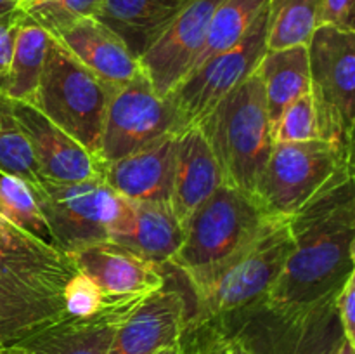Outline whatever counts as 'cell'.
Returning <instances> with one entry per match:
<instances>
[{"label":"cell","mask_w":355,"mask_h":354,"mask_svg":"<svg viewBox=\"0 0 355 354\" xmlns=\"http://www.w3.org/2000/svg\"><path fill=\"white\" fill-rule=\"evenodd\" d=\"M293 250L262 304L279 312L333 297L355 267L354 177L290 217Z\"/></svg>","instance_id":"obj_1"},{"label":"cell","mask_w":355,"mask_h":354,"mask_svg":"<svg viewBox=\"0 0 355 354\" xmlns=\"http://www.w3.org/2000/svg\"><path fill=\"white\" fill-rule=\"evenodd\" d=\"M76 273L69 253L0 215V349L64 318L62 292Z\"/></svg>","instance_id":"obj_2"},{"label":"cell","mask_w":355,"mask_h":354,"mask_svg":"<svg viewBox=\"0 0 355 354\" xmlns=\"http://www.w3.org/2000/svg\"><path fill=\"white\" fill-rule=\"evenodd\" d=\"M267 221L252 194L222 184L186 221L184 239L168 266L196 290L238 255Z\"/></svg>","instance_id":"obj_3"},{"label":"cell","mask_w":355,"mask_h":354,"mask_svg":"<svg viewBox=\"0 0 355 354\" xmlns=\"http://www.w3.org/2000/svg\"><path fill=\"white\" fill-rule=\"evenodd\" d=\"M196 125L214 151L224 184L253 196L274 148L272 124L260 76L250 75Z\"/></svg>","instance_id":"obj_4"},{"label":"cell","mask_w":355,"mask_h":354,"mask_svg":"<svg viewBox=\"0 0 355 354\" xmlns=\"http://www.w3.org/2000/svg\"><path fill=\"white\" fill-rule=\"evenodd\" d=\"M293 250L290 219L269 217L259 235L210 280L196 288L187 332L231 312L260 304L276 285Z\"/></svg>","instance_id":"obj_5"},{"label":"cell","mask_w":355,"mask_h":354,"mask_svg":"<svg viewBox=\"0 0 355 354\" xmlns=\"http://www.w3.org/2000/svg\"><path fill=\"white\" fill-rule=\"evenodd\" d=\"M354 177V155L324 139L274 144L253 198L267 217L290 219L326 191Z\"/></svg>","instance_id":"obj_6"},{"label":"cell","mask_w":355,"mask_h":354,"mask_svg":"<svg viewBox=\"0 0 355 354\" xmlns=\"http://www.w3.org/2000/svg\"><path fill=\"white\" fill-rule=\"evenodd\" d=\"M31 189L55 246L69 255L94 243L114 242L132 224V200L111 189L103 177L78 183L40 179Z\"/></svg>","instance_id":"obj_7"},{"label":"cell","mask_w":355,"mask_h":354,"mask_svg":"<svg viewBox=\"0 0 355 354\" xmlns=\"http://www.w3.org/2000/svg\"><path fill=\"white\" fill-rule=\"evenodd\" d=\"M116 90L51 35L35 108L96 158L107 106Z\"/></svg>","instance_id":"obj_8"},{"label":"cell","mask_w":355,"mask_h":354,"mask_svg":"<svg viewBox=\"0 0 355 354\" xmlns=\"http://www.w3.org/2000/svg\"><path fill=\"white\" fill-rule=\"evenodd\" d=\"M311 96L318 115L319 137L340 151L354 153L355 31L318 26L311 38Z\"/></svg>","instance_id":"obj_9"},{"label":"cell","mask_w":355,"mask_h":354,"mask_svg":"<svg viewBox=\"0 0 355 354\" xmlns=\"http://www.w3.org/2000/svg\"><path fill=\"white\" fill-rule=\"evenodd\" d=\"M250 354H333L342 340L335 295L293 312L260 304L222 316Z\"/></svg>","instance_id":"obj_10"},{"label":"cell","mask_w":355,"mask_h":354,"mask_svg":"<svg viewBox=\"0 0 355 354\" xmlns=\"http://www.w3.org/2000/svg\"><path fill=\"white\" fill-rule=\"evenodd\" d=\"M184 128L172 99L159 96L141 69L111 97L97 160L103 165L116 162Z\"/></svg>","instance_id":"obj_11"},{"label":"cell","mask_w":355,"mask_h":354,"mask_svg":"<svg viewBox=\"0 0 355 354\" xmlns=\"http://www.w3.org/2000/svg\"><path fill=\"white\" fill-rule=\"evenodd\" d=\"M266 51L267 6L234 47L211 56L191 69L172 90L168 97L175 104L184 125L200 124L227 94L255 73Z\"/></svg>","instance_id":"obj_12"},{"label":"cell","mask_w":355,"mask_h":354,"mask_svg":"<svg viewBox=\"0 0 355 354\" xmlns=\"http://www.w3.org/2000/svg\"><path fill=\"white\" fill-rule=\"evenodd\" d=\"M222 0H189L162 37L139 59L142 73L163 97L184 80L203 47L211 14Z\"/></svg>","instance_id":"obj_13"},{"label":"cell","mask_w":355,"mask_h":354,"mask_svg":"<svg viewBox=\"0 0 355 354\" xmlns=\"http://www.w3.org/2000/svg\"><path fill=\"white\" fill-rule=\"evenodd\" d=\"M189 314L184 292L165 283L142 298L118 326L107 354H156L177 346L186 335Z\"/></svg>","instance_id":"obj_14"},{"label":"cell","mask_w":355,"mask_h":354,"mask_svg":"<svg viewBox=\"0 0 355 354\" xmlns=\"http://www.w3.org/2000/svg\"><path fill=\"white\" fill-rule=\"evenodd\" d=\"M12 108L30 141L42 179L78 183L103 177V163L96 155L49 120L42 111L26 103H12Z\"/></svg>","instance_id":"obj_15"},{"label":"cell","mask_w":355,"mask_h":354,"mask_svg":"<svg viewBox=\"0 0 355 354\" xmlns=\"http://www.w3.org/2000/svg\"><path fill=\"white\" fill-rule=\"evenodd\" d=\"M148 295L107 297L96 314L87 318L64 316L24 339L19 346L35 354H107L118 326Z\"/></svg>","instance_id":"obj_16"},{"label":"cell","mask_w":355,"mask_h":354,"mask_svg":"<svg viewBox=\"0 0 355 354\" xmlns=\"http://www.w3.org/2000/svg\"><path fill=\"white\" fill-rule=\"evenodd\" d=\"M71 259L106 297L153 294L166 283L163 267L111 239L85 246L71 253Z\"/></svg>","instance_id":"obj_17"},{"label":"cell","mask_w":355,"mask_h":354,"mask_svg":"<svg viewBox=\"0 0 355 354\" xmlns=\"http://www.w3.org/2000/svg\"><path fill=\"white\" fill-rule=\"evenodd\" d=\"M177 134L103 165V179L128 200L170 203L175 172Z\"/></svg>","instance_id":"obj_18"},{"label":"cell","mask_w":355,"mask_h":354,"mask_svg":"<svg viewBox=\"0 0 355 354\" xmlns=\"http://www.w3.org/2000/svg\"><path fill=\"white\" fill-rule=\"evenodd\" d=\"M224 184L220 167L207 137L198 125H191L177 134L175 172L170 196L173 214L186 224L194 210Z\"/></svg>","instance_id":"obj_19"},{"label":"cell","mask_w":355,"mask_h":354,"mask_svg":"<svg viewBox=\"0 0 355 354\" xmlns=\"http://www.w3.org/2000/svg\"><path fill=\"white\" fill-rule=\"evenodd\" d=\"M189 0H99L96 19L141 59Z\"/></svg>","instance_id":"obj_20"},{"label":"cell","mask_w":355,"mask_h":354,"mask_svg":"<svg viewBox=\"0 0 355 354\" xmlns=\"http://www.w3.org/2000/svg\"><path fill=\"white\" fill-rule=\"evenodd\" d=\"M55 38H59L82 65L114 89L123 87L141 71L139 59L96 17L82 19Z\"/></svg>","instance_id":"obj_21"},{"label":"cell","mask_w":355,"mask_h":354,"mask_svg":"<svg viewBox=\"0 0 355 354\" xmlns=\"http://www.w3.org/2000/svg\"><path fill=\"white\" fill-rule=\"evenodd\" d=\"M132 224L114 243L159 267L168 266L184 239V226L165 201L132 200Z\"/></svg>","instance_id":"obj_22"},{"label":"cell","mask_w":355,"mask_h":354,"mask_svg":"<svg viewBox=\"0 0 355 354\" xmlns=\"http://www.w3.org/2000/svg\"><path fill=\"white\" fill-rule=\"evenodd\" d=\"M255 73L262 80L270 124L279 118L288 104L311 92L309 49L305 45L266 51Z\"/></svg>","instance_id":"obj_23"},{"label":"cell","mask_w":355,"mask_h":354,"mask_svg":"<svg viewBox=\"0 0 355 354\" xmlns=\"http://www.w3.org/2000/svg\"><path fill=\"white\" fill-rule=\"evenodd\" d=\"M49 40L51 33L24 14L17 31L9 71L0 82V94L3 97L12 103H26L35 106Z\"/></svg>","instance_id":"obj_24"},{"label":"cell","mask_w":355,"mask_h":354,"mask_svg":"<svg viewBox=\"0 0 355 354\" xmlns=\"http://www.w3.org/2000/svg\"><path fill=\"white\" fill-rule=\"evenodd\" d=\"M319 0H267V51L311 44Z\"/></svg>","instance_id":"obj_25"},{"label":"cell","mask_w":355,"mask_h":354,"mask_svg":"<svg viewBox=\"0 0 355 354\" xmlns=\"http://www.w3.org/2000/svg\"><path fill=\"white\" fill-rule=\"evenodd\" d=\"M266 6L267 0H222L211 14L203 47L191 69L210 59L211 56L234 47Z\"/></svg>","instance_id":"obj_26"},{"label":"cell","mask_w":355,"mask_h":354,"mask_svg":"<svg viewBox=\"0 0 355 354\" xmlns=\"http://www.w3.org/2000/svg\"><path fill=\"white\" fill-rule=\"evenodd\" d=\"M0 215L40 242L55 246L30 184L6 172H0Z\"/></svg>","instance_id":"obj_27"},{"label":"cell","mask_w":355,"mask_h":354,"mask_svg":"<svg viewBox=\"0 0 355 354\" xmlns=\"http://www.w3.org/2000/svg\"><path fill=\"white\" fill-rule=\"evenodd\" d=\"M0 172L26 180L30 186L42 179L30 141L14 115L12 101L0 94Z\"/></svg>","instance_id":"obj_28"},{"label":"cell","mask_w":355,"mask_h":354,"mask_svg":"<svg viewBox=\"0 0 355 354\" xmlns=\"http://www.w3.org/2000/svg\"><path fill=\"white\" fill-rule=\"evenodd\" d=\"M99 0H33L21 6L31 21L52 37H59L82 19L96 16Z\"/></svg>","instance_id":"obj_29"},{"label":"cell","mask_w":355,"mask_h":354,"mask_svg":"<svg viewBox=\"0 0 355 354\" xmlns=\"http://www.w3.org/2000/svg\"><path fill=\"white\" fill-rule=\"evenodd\" d=\"M274 144L279 142H307L319 137L318 115L311 92L298 97L284 108L272 124Z\"/></svg>","instance_id":"obj_30"},{"label":"cell","mask_w":355,"mask_h":354,"mask_svg":"<svg viewBox=\"0 0 355 354\" xmlns=\"http://www.w3.org/2000/svg\"><path fill=\"white\" fill-rule=\"evenodd\" d=\"M191 354H250L243 340L222 319H214L186 332Z\"/></svg>","instance_id":"obj_31"},{"label":"cell","mask_w":355,"mask_h":354,"mask_svg":"<svg viewBox=\"0 0 355 354\" xmlns=\"http://www.w3.org/2000/svg\"><path fill=\"white\" fill-rule=\"evenodd\" d=\"M62 301H64L66 316L73 318H87L103 309L107 297L104 292L96 285V281L90 280L82 271L69 278L62 292Z\"/></svg>","instance_id":"obj_32"},{"label":"cell","mask_w":355,"mask_h":354,"mask_svg":"<svg viewBox=\"0 0 355 354\" xmlns=\"http://www.w3.org/2000/svg\"><path fill=\"white\" fill-rule=\"evenodd\" d=\"M335 309L343 337L355 347V271L335 294Z\"/></svg>","instance_id":"obj_33"},{"label":"cell","mask_w":355,"mask_h":354,"mask_svg":"<svg viewBox=\"0 0 355 354\" xmlns=\"http://www.w3.org/2000/svg\"><path fill=\"white\" fill-rule=\"evenodd\" d=\"M355 0H319L318 26H335L340 30H354Z\"/></svg>","instance_id":"obj_34"},{"label":"cell","mask_w":355,"mask_h":354,"mask_svg":"<svg viewBox=\"0 0 355 354\" xmlns=\"http://www.w3.org/2000/svg\"><path fill=\"white\" fill-rule=\"evenodd\" d=\"M24 19V10L17 9L14 12L0 16V82L6 78L9 71L10 59L14 54V45H16L17 31Z\"/></svg>","instance_id":"obj_35"},{"label":"cell","mask_w":355,"mask_h":354,"mask_svg":"<svg viewBox=\"0 0 355 354\" xmlns=\"http://www.w3.org/2000/svg\"><path fill=\"white\" fill-rule=\"evenodd\" d=\"M17 9H21V0H0V16H6Z\"/></svg>","instance_id":"obj_36"},{"label":"cell","mask_w":355,"mask_h":354,"mask_svg":"<svg viewBox=\"0 0 355 354\" xmlns=\"http://www.w3.org/2000/svg\"><path fill=\"white\" fill-rule=\"evenodd\" d=\"M333 354H355V347L350 342H347L345 337H342V340L338 342Z\"/></svg>","instance_id":"obj_37"},{"label":"cell","mask_w":355,"mask_h":354,"mask_svg":"<svg viewBox=\"0 0 355 354\" xmlns=\"http://www.w3.org/2000/svg\"><path fill=\"white\" fill-rule=\"evenodd\" d=\"M0 354H35V353H31V351L26 349V347L16 344V346H9L0 349Z\"/></svg>","instance_id":"obj_38"},{"label":"cell","mask_w":355,"mask_h":354,"mask_svg":"<svg viewBox=\"0 0 355 354\" xmlns=\"http://www.w3.org/2000/svg\"><path fill=\"white\" fill-rule=\"evenodd\" d=\"M156 354H182V340H180V344H177V346L166 347V349H162Z\"/></svg>","instance_id":"obj_39"},{"label":"cell","mask_w":355,"mask_h":354,"mask_svg":"<svg viewBox=\"0 0 355 354\" xmlns=\"http://www.w3.org/2000/svg\"><path fill=\"white\" fill-rule=\"evenodd\" d=\"M182 354H191V342L187 339V335H184L182 339Z\"/></svg>","instance_id":"obj_40"},{"label":"cell","mask_w":355,"mask_h":354,"mask_svg":"<svg viewBox=\"0 0 355 354\" xmlns=\"http://www.w3.org/2000/svg\"><path fill=\"white\" fill-rule=\"evenodd\" d=\"M33 2V0H21V6H26V3Z\"/></svg>","instance_id":"obj_41"}]
</instances>
